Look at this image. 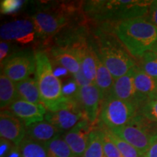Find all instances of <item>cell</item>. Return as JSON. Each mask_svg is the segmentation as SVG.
<instances>
[{
  "label": "cell",
  "mask_w": 157,
  "mask_h": 157,
  "mask_svg": "<svg viewBox=\"0 0 157 157\" xmlns=\"http://www.w3.org/2000/svg\"><path fill=\"white\" fill-rule=\"evenodd\" d=\"M103 28L113 32L135 58L151 50L157 42V27L146 17L124 20Z\"/></svg>",
  "instance_id": "6da1fadb"
},
{
  "label": "cell",
  "mask_w": 157,
  "mask_h": 157,
  "mask_svg": "<svg viewBox=\"0 0 157 157\" xmlns=\"http://www.w3.org/2000/svg\"><path fill=\"white\" fill-rule=\"evenodd\" d=\"M151 2L138 0L89 1L83 8L89 18L108 26L124 20L146 17Z\"/></svg>",
  "instance_id": "7a4b0ae2"
},
{
  "label": "cell",
  "mask_w": 157,
  "mask_h": 157,
  "mask_svg": "<svg viewBox=\"0 0 157 157\" xmlns=\"http://www.w3.org/2000/svg\"><path fill=\"white\" fill-rule=\"evenodd\" d=\"M92 44L98 57L114 79L127 74L136 66L132 56L111 31H98Z\"/></svg>",
  "instance_id": "3957f363"
},
{
  "label": "cell",
  "mask_w": 157,
  "mask_h": 157,
  "mask_svg": "<svg viewBox=\"0 0 157 157\" xmlns=\"http://www.w3.org/2000/svg\"><path fill=\"white\" fill-rule=\"evenodd\" d=\"M36 78L42 103L52 111L64 99L62 84L55 74L48 54L42 50L35 52Z\"/></svg>",
  "instance_id": "277c9868"
},
{
  "label": "cell",
  "mask_w": 157,
  "mask_h": 157,
  "mask_svg": "<svg viewBox=\"0 0 157 157\" xmlns=\"http://www.w3.org/2000/svg\"><path fill=\"white\" fill-rule=\"evenodd\" d=\"M140 109L134 103L109 95L102 101L98 124L108 129L124 126L136 117Z\"/></svg>",
  "instance_id": "5b68a950"
},
{
  "label": "cell",
  "mask_w": 157,
  "mask_h": 157,
  "mask_svg": "<svg viewBox=\"0 0 157 157\" xmlns=\"http://www.w3.org/2000/svg\"><path fill=\"white\" fill-rule=\"evenodd\" d=\"M151 121L142 114H137L127 124L110 130L145 156L153 139L157 135V131L150 125Z\"/></svg>",
  "instance_id": "8992f818"
},
{
  "label": "cell",
  "mask_w": 157,
  "mask_h": 157,
  "mask_svg": "<svg viewBox=\"0 0 157 157\" xmlns=\"http://www.w3.org/2000/svg\"><path fill=\"white\" fill-rule=\"evenodd\" d=\"M74 11V7L67 6L50 11L38 12L31 17L36 35L42 38H49L60 32L67 26Z\"/></svg>",
  "instance_id": "52a82bcc"
},
{
  "label": "cell",
  "mask_w": 157,
  "mask_h": 157,
  "mask_svg": "<svg viewBox=\"0 0 157 157\" xmlns=\"http://www.w3.org/2000/svg\"><path fill=\"white\" fill-rule=\"evenodd\" d=\"M83 119H86L76 100L66 97L52 111H47L44 117V120L60 132H68Z\"/></svg>",
  "instance_id": "ba28073f"
},
{
  "label": "cell",
  "mask_w": 157,
  "mask_h": 157,
  "mask_svg": "<svg viewBox=\"0 0 157 157\" xmlns=\"http://www.w3.org/2000/svg\"><path fill=\"white\" fill-rule=\"evenodd\" d=\"M1 66L3 73L15 84L36 73L35 53L31 50H21L9 56Z\"/></svg>",
  "instance_id": "9c48e42d"
},
{
  "label": "cell",
  "mask_w": 157,
  "mask_h": 157,
  "mask_svg": "<svg viewBox=\"0 0 157 157\" xmlns=\"http://www.w3.org/2000/svg\"><path fill=\"white\" fill-rule=\"evenodd\" d=\"M75 100L85 119L94 126L98 121L102 103L101 93L95 84L78 87Z\"/></svg>",
  "instance_id": "30bf717a"
},
{
  "label": "cell",
  "mask_w": 157,
  "mask_h": 157,
  "mask_svg": "<svg viewBox=\"0 0 157 157\" xmlns=\"http://www.w3.org/2000/svg\"><path fill=\"white\" fill-rule=\"evenodd\" d=\"M36 34L34 22L27 19L5 23L0 28V36L7 42L15 41L20 44H29L34 40Z\"/></svg>",
  "instance_id": "8fae6325"
},
{
  "label": "cell",
  "mask_w": 157,
  "mask_h": 157,
  "mask_svg": "<svg viewBox=\"0 0 157 157\" xmlns=\"http://www.w3.org/2000/svg\"><path fill=\"white\" fill-rule=\"evenodd\" d=\"M109 95L118 99L134 103L140 109L149 101L148 98L140 95L135 88L133 68L127 74L114 80L112 90Z\"/></svg>",
  "instance_id": "7c38bea8"
},
{
  "label": "cell",
  "mask_w": 157,
  "mask_h": 157,
  "mask_svg": "<svg viewBox=\"0 0 157 157\" xmlns=\"http://www.w3.org/2000/svg\"><path fill=\"white\" fill-rule=\"evenodd\" d=\"M0 135L2 138L19 146L26 137V127L9 110H2L0 114Z\"/></svg>",
  "instance_id": "4fadbf2b"
},
{
  "label": "cell",
  "mask_w": 157,
  "mask_h": 157,
  "mask_svg": "<svg viewBox=\"0 0 157 157\" xmlns=\"http://www.w3.org/2000/svg\"><path fill=\"white\" fill-rule=\"evenodd\" d=\"M93 129V126L89 121L87 119H83L63 136L69 146L74 157H82L84 154Z\"/></svg>",
  "instance_id": "5bb4252c"
},
{
  "label": "cell",
  "mask_w": 157,
  "mask_h": 157,
  "mask_svg": "<svg viewBox=\"0 0 157 157\" xmlns=\"http://www.w3.org/2000/svg\"><path fill=\"white\" fill-rule=\"evenodd\" d=\"M9 111L24 123L25 127L44 121L48 110L43 104H35L18 99L12 103Z\"/></svg>",
  "instance_id": "9a60e30c"
},
{
  "label": "cell",
  "mask_w": 157,
  "mask_h": 157,
  "mask_svg": "<svg viewBox=\"0 0 157 157\" xmlns=\"http://www.w3.org/2000/svg\"><path fill=\"white\" fill-rule=\"evenodd\" d=\"M52 60L73 75L81 70V63L73 50L67 47L53 46L50 50Z\"/></svg>",
  "instance_id": "2e32d148"
},
{
  "label": "cell",
  "mask_w": 157,
  "mask_h": 157,
  "mask_svg": "<svg viewBox=\"0 0 157 157\" xmlns=\"http://www.w3.org/2000/svg\"><path fill=\"white\" fill-rule=\"evenodd\" d=\"M60 133L58 128L45 120L26 127V136L42 144L60 136Z\"/></svg>",
  "instance_id": "e0dca14e"
},
{
  "label": "cell",
  "mask_w": 157,
  "mask_h": 157,
  "mask_svg": "<svg viewBox=\"0 0 157 157\" xmlns=\"http://www.w3.org/2000/svg\"><path fill=\"white\" fill-rule=\"evenodd\" d=\"M133 75L137 91L150 100L157 91V79L148 75L137 65L133 68Z\"/></svg>",
  "instance_id": "ac0fdd59"
},
{
  "label": "cell",
  "mask_w": 157,
  "mask_h": 157,
  "mask_svg": "<svg viewBox=\"0 0 157 157\" xmlns=\"http://www.w3.org/2000/svg\"><path fill=\"white\" fill-rule=\"evenodd\" d=\"M97 70L95 76V85L97 86L101 93L102 101L111 93L114 83V78L105 67L103 63L97 58Z\"/></svg>",
  "instance_id": "d6986e66"
},
{
  "label": "cell",
  "mask_w": 157,
  "mask_h": 157,
  "mask_svg": "<svg viewBox=\"0 0 157 157\" xmlns=\"http://www.w3.org/2000/svg\"><path fill=\"white\" fill-rule=\"evenodd\" d=\"M19 99L35 104H42L36 78H29L16 84Z\"/></svg>",
  "instance_id": "ffe728a7"
},
{
  "label": "cell",
  "mask_w": 157,
  "mask_h": 157,
  "mask_svg": "<svg viewBox=\"0 0 157 157\" xmlns=\"http://www.w3.org/2000/svg\"><path fill=\"white\" fill-rule=\"evenodd\" d=\"M19 99L16 84L3 73L0 76V107L2 110L9 108L12 103Z\"/></svg>",
  "instance_id": "44dd1931"
},
{
  "label": "cell",
  "mask_w": 157,
  "mask_h": 157,
  "mask_svg": "<svg viewBox=\"0 0 157 157\" xmlns=\"http://www.w3.org/2000/svg\"><path fill=\"white\" fill-rule=\"evenodd\" d=\"M82 157H105L101 130L99 127H93L90 132L87 148Z\"/></svg>",
  "instance_id": "7402d4cb"
},
{
  "label": "cell",
  "mask_w": 157,
  "mask_h": 157,
  "mask_svg": "<svg viewBox=\"0 0 157 157\" xmlns=\"http://www.w3.org/2000/svg\"><path fill=\"white\" fill-rule=\"evenodd\" d=\"M22 157H50L44 144L26 136L19 146Z\"/></svg>",
  "instance_id": "603a6c76"
},
{
  "label": "cell",
  "mask_w": 157,
  "mask_h": 157,
  "mask_svg": "<svg viewBox=\"0 0 157 157\" xmlns=\"http://www.w3.org/2000/svg\"><path fill=\"white\" fill-rule=\"evenodd\" d=\"M50 157H74L63 137L58 136L44 144Z\"/></svg>",
  "instance_id": "cb8c5ba5"
},
{
  "label": "cell",
  "mask_w": 157,
  "mask_h": 157,
  "mask_svg": "<svg viewBox=\"0 0 157 157\" xmlns=\"http://www.w3.org/2000/svg\"><path fill=\"white\" fill-rule=\"evenodd\" d=\"M138 60L139 67L148 75L157 79V55L154 51H148Z\"/></svg>",
  "instance_id": "d4e9b609"
},
{
  "label": "cell",
  "mask_w": 157,
  "mask_h": 157,
  "mask_svg": "<svg viewBox=\"0 0 157 157\" xmlns=\"http://www.w3.org/2000/svg\"><path fill=\"white\" fill-rule=\"evenodd\" d=\"M98 127L101 128V130L102 140H103V150L105 157H122L115 143L109 137L106 129L101 126Z\"/></svg>",
  "instance_id": "484cf974"
},
{
  "label": "cell",
  "mask_w": 157,
  "mask_h": 157,
  "mask_svg": "<svg viewBox=\"0 0 157 157\" xmlns=\"http://www.w3.org/2000/svg\"><path fill=\"white\" fill-rule=\"evenodd\" d=\"M140 113L148 120L157 123V101L149 100L141 107Z\"/></svg>",
  "instance_id": "4316f807"
},
{
  "label": "cell",
  "mask_w": 157,
  "mask_h": 157,
  "mask_svg": "<svg viewBox=\"0 0 157 157\" xmlns=\"http://www.w3.org/2000/svg\"><path fill=\"white\" fill-rule=\"evenodd\" d=\"M22 2L17 0H4L1 2V12L5 14L17 10L21 7Z\"/></svg>",
  "instance_id": "83f0119b"
},
{
  "label": "cell",
  "mask_w": 157,
  "mask_h": 157,
  "mask_svg": "<svg viewBox=\"0 0 157 157\" xmlns=\"http://www.w3.org/2000/svg\"><path fill=\"white\" fill-rule=\"evenodd\" d=\"M146 17L151 23L157 27V0L152 1Z\"/></svg>",
  "instance_id": "f1b7e54d"
},
{
  "label": "cell",
  "mask_w": 157,
  "mask_h": 157,
  "mask_svg": "<svg viewBox=\"0 0 157 157\" xmlns=\"http://www.w3.org/2000/svg\"><path fill=\"white\" fill-rule=\"evenodd\" d=\"M15 145L6 139L2 138L0 140V157H5L10 152Z\"/></svg>",
  "instance_id": "f546056e"
},
{
  "label": "cell",
  "mask_w": 157,
  "mask_h": 157,
  "mask_svg": "<svg viewBox=\"0 0 157 157\" xmlns=\"http://www.w3.org/2000/svg\"><path fill=\"white\" fill-rule=\"evenodd\" d=\"M74 82H76V84H77L78 87H83V86L88 85V84L93 83V82L89 81V80L86 78V76L84 75L82 69L80 70L77 74H74Z\"/></svg>",
  "instance_id": "4dcf8cb0"
},
{
  "label": "cell",
  "mask_w": 157,
  "mask_h": 157,
  "mask_svg": "<svg viewBox=\"0 0 157 157\" xmlns=\"http://www.w3.org/2000/svg\"><path fill=\"white\" fill-rule=\"evenodd\" d=\"M10 44L7 41H2L0 43V61L2 63L8 57Z\"/></svg>",
  "instance_id": "1f68e13d"
},
{
  "label": "cell",
  "mask_w": 157,
  "mask_h": 157,
  "mask_svg": "<svg viewBox=\"0 0 157 157\" xmlns=\"http://www.w3.org/2000/svg\"><path fill=\"white\" fill-rule=\"evenodd\" d=\"M145 157H157V135L153 139Z\"/></svg>",
  "instance_id": "d6a6232c"
},
{
  "label": "cell",
  "mask_w": 157,
  "mask_h": 157,
  "mask_svg": "<svg viewBox=\"0 0 157 157\" xmlns=\"http://www.w3.org/2000/svg\"><path fill=\"white\" fill-rule=\"evenodd\" d=\"M5 157H22L19 146H15Z\"/></svg>",
  "instance_id": "836d02e7"
},
{
  "label": "cell",
  "mask_w": 157,
  "mask_h": 157,
  "mask_svg": "<svg viewBox=\"0 0 157 157\" xmlns=\"http://www.w3.org/2000/svg\"><path fill=\"white\" fill-rule=\"evenodd\" d=\"M152 51H154V52H155L157 55V42L155 44V45L154 47H153V48L151 49Z\"/></svg>",
  "instance_id": "e575fe53"
},
{
  "label": "cell",
  "mask_w": 157,
  "mask_h": 157,
  "mask_svg": "<svg viewBox=\"0 0 157 157\" xmlns=\"http://www.w3.org/2000/svg\"><path fill=\"white\" fill-rule=\"evenodd\" d=\"M150 100H156L157 101V91L156 92V93H155L154 95L150 98Z\"/></svg>",
  "instance_id": "d590c367"
}]
</instances>
